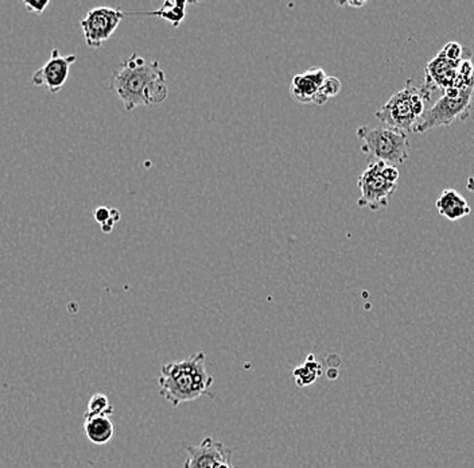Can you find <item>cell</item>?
<instances>
[{
  "label": "cell",
  "instance_id": "6",
  "mask_svg": "<svg viewBox=\"0 0 474 468\" xmlns=\"http://www.w3.org/2000/svg\"><path fill=\"white\" fill-rule=\"evenodd\" d=\"M387 164L382 161H371L368 168L363 171L357 180L361 196L357 200V206L361 208H369L379 211L387 208L392 195L397 189V184L389 182L384 175V167Z\"/></svg>",
  "mask_w": 474,
  "mask_h": 468
},
{
  "label": "cell",
  "instance_id": "9",
  "mask_svg": "<svg viewBox=\"0 0 474 468\" xmlns=\"http://www.w3.org/2000/svg\"><path fill=\"white\" fill-rule=\"evenodd\" d=\"M233 452L224 443L205 437L201 444L187 448L183 468H215L224 462H232Z\"/></svg>",
  "mask_w": 474,
  "mask_h": 468
},
{
  "label": "cell",
  "instance_id": "17",
  "mask_svg": "<svg viewBox=\"0 0 474 468\" xmlns=\"http://www.w3.org/2000/svg\"><path fill=\"white\" fill-rule=\"evenodd\" d=\"M343 90V84L337 77L333 76H328L326 80L324 82V84L319 88V90L317 92V95L313 99V103L317 106H324L326 104L332 97H336L340 95V92Z\"/></svg>",
  "mask_w": 474,
  "mask_h": 468
},
{
  "label": "cell",
  "instance_id": "15",
  "mask_svg": "<svg viewBox=\"0 0 474 468\" xmlns=\"http://www.w3.org/2000/svg\"><path fill=\"white\" fill-rule=\"evenodd\" d=\"M189 5V1H175V0H168L162 4V7L154 12H148L150 16H158L161 19L168 21L172 23L174 27H178L185 16H186V8Z\"/></svg>",
  "mask_w": 474,
  "mask_h": 468
},
{
  "label": "cell",
  "instance_id": "18",
  "mask_svg": "<svg viewBox=\"0 0 474 468\" xmlns=\"http://www.w3.org/2000/svg\"><path fill=\"white\" fill-rule=\"evenodd\" d=\"M466 50L468 47H464L458 42H449L442 49V53L451 61H460L464 58Z\"/></svg>",
  "mask_w": 474,
  "mask_h": 468
},
{
  "label": "cell",
  "instance_id": "4",
  "mask_svg": "<svg viewBox=\"0 0 474 468\" xmlns=\"http://www.w3.org/2000/svg\"><path fill=\"white\" fill-rule=\"evenodd\" d=\"M361 140V150L371 161H382L391 167L406 164L410 158V140L407 132L382 126H361L356 131Z\"/></svg>",
  "mask_w": 474,
  "mask_h": 468
},
{
  "label": "cell",
  "instance_id": "19",
  "mask_svg": "<svg viewBox=\"0 0 474 468\" xmlns=\"http://www.w3.org/2000/svg\"><path fill=\"white\" fill-rule=\"evenodd\" d=\"M94 220L101 225L104 223H107L109 219L114 217V208H108V207H98L94 210L93 212Z\"/></svg>",
  "mask_w": 474,
  "mask_h": 468
},
{
  "label": "cell",
  "instance_id": "11",
  "mask_svg": "<svg viewBox=\"0 0 474 468\" xmlns=\"http://www.w3.org/2000/svg\"><path fill=\"white\" fill-rule=\"evenodd\" d=\"M326 77L328 76L322 68H313L297 75L290 86L293 99L301 104L313 103L314 96L317 95Z\"/></svg>",
  "mask_w": 474,
  "mask_h": 468
},
{
  "label": "cell",
  "instance_id": "23",
  "mask_svg": "<svg viewBox=\"0 0 474 468\" xmlns=\"http://www.w3.org/2000/svg\"><path fill=\"white\" fill-rule=\"evenodd\" d=\"M215 468H235V466L232 465V462H224V463L218 465Z\"/></svg>",
  "mask_w": 474,
  "mask_h": 468
},
{
  "label": "cell",
  "instance_id": "1",
  "mask_svg": "<svg viewBox=\"0 0 474 468\" xmlns=\"http://www.w3.org/2000/svg\"><path fill=\"white\" fill-rule=\"evenodd\" d=\"M109 89L126 111L161 104L169 95L165 72L158 60H146L136 53L123 60L111 75Z\"/></svg>",
  "mask_w": 474,
  "mask_h": 468
},
{
  "label": "cell",
  "instance_id": "2",
  "mask_svg": "<svg viewBox=\"0 0 474 468\" xmlns=\"http://www.w3.org/2000/svg\"><path fill=\"white\" fill-rule=\"evenodd\" d=\"M205 363L207 355L200 351L183 360L165 365L158 378L159 394L172 406L194 401L204 395L215 398L209 391L215 380L208 373Z\"/></svg>",
  "mask_w": 474,
  "mask_h": 468
},
{
  "label": "cell",
  "instance_id": "20",
  "mask_svg": "<svg viewBox=\"0 0 474 468\" xmlns=\"http://www.w3.org/2000/svg\"><path fill=\"white\" fill-rule=\"evenodd\" d=\"M50 4L49 0L46 1H25V7L27 8V11L30 12H37L38 15H41L44 8Z\"/></svg>",
  "mask_w": 474,
  "mask_h": 468
},
{
  "label": "cell",
  "instance_id": "8",
  "mask_svg": "<svg viewBox=\"0 0 474 468\" xmlns=\"http://www.w3.org/2000/svg\"><path fill=\"white\" fill-rule=\"evenodd\" d=\"M75 54L61 56L58 49H53L50 58L34 72L31 83L36 86H44L50 93H58L68 82L70 66L76 62Z\"/></svg>",
  "mask_w": 474,
  "mask_h": 468
},
{
  "label": "cell",
  "instance_id": "7",
  "mask_svg": "<svg viewBox=\"0 0 474 468\" xmlns=\"http://www.w3.org/2000/svg\"><path fill=\"white\" fill-rule=\"evenodd\" d=\"M127 14L120 8H112L107 5L96 7L88 11L85 18L81 21V29L89 47L98 49L107 42L118 30L122 19Z\"/></svg>",
  "mask_w": 474,
  "mask_h": 468
},
{
  "label": "cell",
  "instance_id": "13",
  "mask_svg": "<svg viewBox=\"0 0 474 468\" xmlns=\"http://www.w3.org/2000/svg\"><path fill=\"white\" fill-rule=\"evenodd\" d=\"M84 420V430L90 443L103 445L114 437L115 426L109 417H89Z\"/></svg>",
  "mask_w": 474,
  "mask_h": 468
},
{
  "label": "cell",
  "instance_id": "3",
  "mask_svg": "<svg viewBox=\"0 0 474 468\" xmlns=\"http://www.w3.org/2000/svg\"><path fill=\"white\" fill-rule=\"evenodd\" d=\"M430 96V89L425 86H414L412 80H407L406 86L392 95L387 103L376 111L375 116L387 127L403 132L414 131L426 112V103Z\"/></svg>",
  "mask_w": 474,
  "mask_h": 468
},
{
  "label": "cell",
  "instance_id": "5",
  "mask_svg": "<svg viewBox=\"0 0 474 468\" xmlns=\"http://www.w3.org/2000/svg\"><path fill=\"white\" fill-rule=\"evenodd\" d=\"M474 93V72L469 86H464L460 95L442 96L431 108L426 110L419 123L414 128L417 134L429 132L432 128L450 127L457 121H465L471 114Z\"/></svg>",
  "mask_w": 474,
  "mask_h": 468
},
{
  "label": "cell",
  "instance_id": "14",
  "mask_svg": "<svg viewBox=\"0 0 474 468\" xmlns=\"http://www.w3.org/2000/svg\"><path fill=\"white\" fill-rule=\"evenodd\" d=\"M322 375V366L314 354L307 355L306 360L293 371L294 381L302 389L315 382Z\"/></svg>",
  "mask_w": 474,
  "mask_h": 468
},
{
  "label": "cell",
  "instance_id": "16",
  "mask_svg": "<svg viewBox=\"0 0 474 468\" xmlns=\"http://www.w3.org/2000/svg\"><path fill=\"white\" fill-rule=\"evenodd\" d=\"M114 415V406L111 405L108 397L105 394L97 393L92 395L88 404V410H86L84 419L89 417H109Z\"/></svg>",
  "mask_w": 474,
  "mask_h": 468
},
{
  "label": "cell",
  "instance_id": "21",
  "mask_svg": "<svg viewBox=\"0 0 474 468\" xmlns=\"http://www.w3.org/2000/svg\"><path fill=\"white\" fill-rule=\"evenodd\" d=\"M365 3L367 1H344V3H339L337 1L339 5H349V7H356V8H360V7L365 5Z\"/></svg>",
  "mask_w": 474,
  "mask_h": 468
},
{
  "label": "cell",
  "instance_id": "12",
  "mask_svg": "<svg viewBox=\"0 0 474 468\" xmlns=\"http://www.w3.org/2000/svg\"><path fill=\"white\" fill-rule=\"evenodd\" d=\"M435 206L438 212L450 221L460 220L472 212V208L468 204L466 199L454 189L442 190Z\"/></svg>",
  "mask_w": 474,
  "mask_h": 468
},
{
  "label": "cell",
  "instance_id": "10",
  "mask_svg": "<svg viewBox=\"0 0 474 468\" xmlns=\"http://www.w3.org/2000/svg\"><path fill=\"white\" fill-rule=\"evenodd\" d=\"M461 61L462 60L460 61L449 60L440 50L426 66V77H425L423 86L430 89L431 92L435 89L445 90L446 88L454 86L458 77Z\"/></svg>",
  "mask_w": 474,
  "mask_h": 468
},
{
  "label": "cell",
  "instance_id": "22",
  "mask_svg": "<svg viewBox=\"0 0 474 468\" xmlns=\"http://www.w3.org/2000/svg\"><path fill=\"white\" fill-rule=\"evenodd\" d=\"M466 188H468L471 192H473L474 193V175H472V177H469V178H468Z\"/></svg>",
  "mask_w": 474,
  "mask_h": 468
}]
</instances>
